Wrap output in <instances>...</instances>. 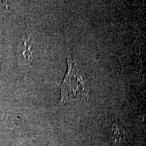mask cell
<instances>
[{"label":"cell","instance_id":"7a4b0ae2","mask_svg":"<svg viewBox=\"0 0 146 146\" xmlns=\"http://www.w3.org/2000/svg\"><path fill=\"white\" fill-rule=\"evenodd\" d=\"M33 26L29 24L26 33L20 41L18 52L21 56V61L25 67H28L33 59Z\"/></svg>","mask_w":146,"mask_h":146},{"label":"cell","instance_id":"3957f363","mask_svg":"<svg viewBox=\"0 0 146 146\" xmlns=\"http://www.w3.org/2000/svg\"><path fill=\"white\" fill-rule=\"evenodd\" d=\"M111 137L115 144L118 145L121 143L124 138V133L121 128L116 125H113L111 129Z\"/></svg>","mask_w":146,"mask_h":146},{"label":"cell","instance_id":"6da1fadb","mask_svg":"<svg viewBox=\"0 0 146 146\" xmlns=\"http://www.w3.org/2000/svg\"><path fill=\"white\" fill-rule=\"evenodd\" d=\"M68 68L60 89L58 105L73 100L87 98L89 92V82L87 76L80 70L78 64L72 58H67Z\"/></svg>","mask_w":146,"mask_h":146}]
</instances>
